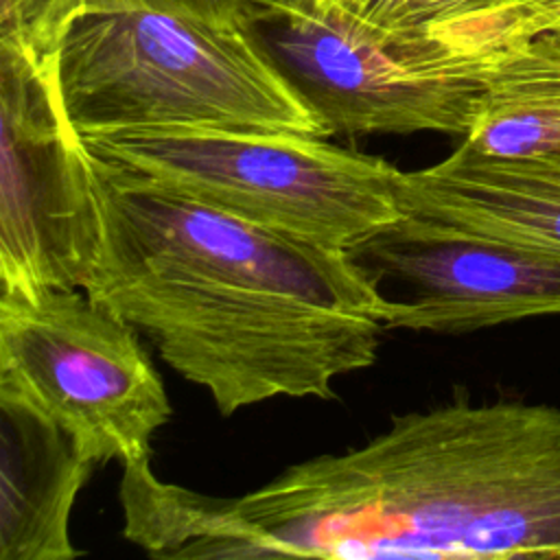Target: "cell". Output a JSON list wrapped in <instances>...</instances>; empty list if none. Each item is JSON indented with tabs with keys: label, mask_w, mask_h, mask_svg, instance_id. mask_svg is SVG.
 I'll use <instances>...</instances> for the list:
<instances>
[{
	"label": "cell",
	"mask_w": 560,
	"mask_h": 560,
	"mask_svg": "<svg viewBox=\"0 0 560 560\" xmlns=\"http://www.w3.org/2000/svg\"><path fill=\"white\" fill-rule=\"evenodd\" d=\"M105 160L144 173L236 219L352 252L402 217L400 171L319 136L269 129L151 127L83 138Z\"/></svg>",
	"instance_id": "cell-4"
},
{
	"label": "cell",
	"mask_w": 560,
	"mask_h": 560,
	"mask_svg": "<svg viewBox=\"0 0 560 560\" xmlns=\"http://www.w3.org/2000/svg\"><path fill=\"white\" fill-rule=\"evenodd\" d=\"M402 214L438 228L560 254V158L501 160L462 147L438 164L400 171Z\"/></svg>",
	"instance_id": "cell-9"
},
{
	"label": "cell",
	"mask_w": 560,
	"mask_h": 560,
	"mask_svg": "<svg viewBox=\"0 0 560 560\" xmlns=\"http://www.w3.org/2000/svg\"><path fill=\"white\" fill-rule=\"evenodd\" d=\"M81 138L151 127L298 131L330 138L247 22L179 9L92 13L55 52Z\"/></svg>",
	"instance_id": "cell-3"
},
{
	"label": "cell",
	"mask_w": 560,
	"mask_h": 560,
	"mask_svg": "<svg viewBox=\"0 0 560 560\" xmlns=\"http://www.w3.org/2000/svg\"><path fill=\"white\" fill-rule=\"evenodd\" d=\"M249 558L560 560V407L455 400L230 497Z\"/></svg>",
	"instance_id": "cell-2"
},
{
	"label": "cell",
	"mask_w": 560,
	"mask_h": 560,
	"mask_svg": "<svg viewBox=\"0 0 560 560\" xmlns=\"http://www.w3.org/2000/svg\"><path fill=\"white\" fill-rule=\"evenodd\" d=\"M129 9L179 7L175 0H0V37L22 44L39 59H52L74 20Z\"/></svg>",
	"instance_id": "cell-13"
},
{
	"label": "cell",
	"mask_w": 560,
	"mask_h": 560,
	"mask_svg": "<svg viewBox=\"0 0 560 560\" xmlns=\"http://www.w3.org/2000/svg\"><path fill=\"white\" fill-rule=\"evenodd\" d=\"M457 147L501 160L560 158V28L497 63Z\"/></svg>",
	"instance_id": "cell-11"
},
{
	"label": "cell",
	"mask_w": 560,
	"mask_h": 560,
	"mask_svg": "<svg viewBox=\"0 0 560 560\" xmlns=\"http://www.w3.org/2000/svg\"><path fill=\"white\" fill-rule=\"evenodd\" d=\"M182 11L223 22H252L258 0H175Z\"/></svg>",
	"instance_id": "cell-14"
},
{
	"label": "cell",
	"mask_w": 560,
	"mask_h": 560,
	"mask_svg": "<svg viewBox=\"0 0 560 560\" xmlns=\"http://www.w3.org/2000/svg\"><path fill=\"white\" fill-rule=\"evenodd\" d=\"M120 505L127 540L158 558H249L230 497H206L158 479L151 457L122 464Z\"/></svg>",
	"instance_id": "cell-12"
},
{
	"label": "cell",
	"mask_w": 560,
	"mask_h": 560,
	"mask_svg": "<svg viewBox=\"0 0 560 560\" xmlns=\"http://www.w3.org/2000/svg\"><path fill=\"white\" fill-rule=\"evenodd\" d=\"M2 291L85 289L103 221L92 151L70 122L55 57L0 37Z\"/></svg>",
	"instance_id": "cell-7"
},
{
	"label": "cell",
	"mask_w": 560,
	"mask_h": 560,
	"mask_svg": "<svg viewBox=\"0 0 560 560\" xmlns=\"http://www.w3.org/2000/svg\"><path fill=\"white\" fill-rule=\"evenodd\" d=\"M138 332L83 289L2 291L0 383L42 409L85 459H149L173 407Z\"/></svg>",
	"instance_id": "cell-6"
},
{
	"label": "cell",
	"mask_w": 560,
	"mask_h": 560,
	"mask_svg": "<svg viewBox=\"0 0 560 560\" xmlns=\"http://www.w3.org/2000/svg\"><path fill=\"white\" fill-rule=\"evenodd\" d=\"M378 280L402 282L385 330L462 335L510 322L560 315V254L462 236L402 214L350 252Z\"/></svg>",
	"instance_id": "cell-8"
},
{
	"label": "cell",
	"mask_w": 560,
	"mask_h": 560,
	"mask_svg": "<svg viewBox=\"0 0 560 560\" xmlns=\"http://www.w3.org/2000/svg\"><path fill=\"white\" fill-rule=\"evenodd\" d=\"M269 2H282V0H258V2H256V11H258V7H262V4H269Z\"/></svg>",
	"instance_id": "cell-16"
},
{
	"label": "cell",
	"mask_w": 560,
	"mask_h": 560,
	"mask_svg": "<svg viewBox=\"0 0 560 560\" xmlns=\"http://www.w3.org/2000/svg\"><path fill=\"white\" fill-rule=\"evenodd\" d=\"M249 26L328 136L438 131L464 138L490 72L510 55L466 33H385L330 0L269 2Z\"/></svg>",
	"instance_id": "cell-5"
},
{
	"label": "cell",
	"mask_w": 560,
	"mask_h": 560,
	"mask_svg": "<svg viewBox=\"0 0 560 560\" xmlns=\"http://www.w3.org/2000/svg\"><path fill=\"white\" fill-rule=\"evenodd\" d=\"M0 560L81 556L70 514L94 462L28 398L0 383Z\"/></svg>",
	"instance_id": "cell-10"
},
{
	"label": "cell",
	"mask_w": 560,
	"mask_h": 560,
	"mask_svg": "<svg viewBox=\"0 0 560 560\" xmlns=\"http://www.w3.org/2000/svg\"><path fill=\"white\" fill-rule=\"evenodd\" d=\"M346 15L372 26L383 28L396 0H330Z\"/></svg>",
	"instance_id": "cell-15"
},
{
	"label": "cell",
	"mask_w": 560,
	"mask_h": 560,
	"mask_svg": "<svg viewBox=\"0 0 560 560\" xmlns=\"http://www.w3.org/2000/svg\"><path fill=\"white\" fill-rule=\"evenodd\" d=\"M101 252L85 293L133 324L219 413L335 398L376 361L392 302L350 252L217 210L92 153Z\"/></svg>",
	"instance_id": "cell-1"
}]
</instances>
